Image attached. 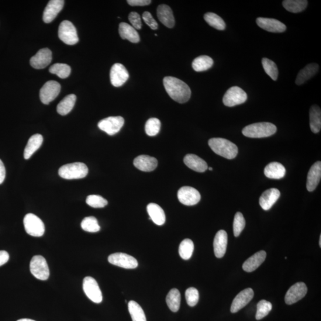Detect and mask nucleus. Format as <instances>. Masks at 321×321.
<instances>
[{
    "label": "nucleus",
    "instance_id": "1",
    "mask_svg": "<svg viewBox=\"0 0 321 321\" xmlns=\"http://www.w3.org/2000/svg\"><path fill=\"white\" fill-rule=\"evenodd\" d=\"M163 84L165 91L174 101L184 103L191 98V88L180 79L171 77H165L164 78Z\"/></svg>",
    "mask_w": 321,
    "mask_h": 321
},
{
    "label": "nucleus",
    "instance_id": "2",
    "mask_svg": "<svg viewBox=\"0 0 321 321\" xmlns=\"http://www.w3.org/2000/svg\"><path fill=\"white\" fill-rule=\"evenodd\" d=\"M208 144L214 153L229 160H232L238 154L236 145L224 138H212L209 140Z\"/></svg>",
    "mask_w": 321,
    "mask_h": 321
},
{
    "label": "nucleus",
    "instance_id": "3",
    "mask_svg": "<svg viewBox=\"0 0 321 321\" xmlns=\"http://www.w3.org/2000/svg\"><path fill=\"white\" fill-rule=\"evenodd\" d=\"M277 132L274 124L261 122L250 124L242 130L244 136L251 138H263L273 135Z\"/></svg>",
    "mask_w": 321,
    "mask_h": 321
},
{
    "label": "nucleus",
    "instance_id": "4",
    "mask_svg": "<svg viewBox=\"0 0 321 321\" xmlns=\"http://www.w3.org/2000/svg\"><path fill=\"white\" fill-rule=\"evenodd\" d=\"M88 173V168L82 163L65 164L58 170V174L60 177L67 180L83 179L85 177Z\"/></svg>",
    "mask_w": 321,
    "mask_h": 321
},
{
    "label": "nucleus",
    "instance_id": "5",
    "mask_svg": "<svg viewBox=\"0 0 321 321\" xmlns=\"http://www.w3.org/2000/svg\"><path fill=\"white\" fill-rule=\"evenodd\" d=\"M31 273L40 280H47L50 277V270L47 262L43 256L37 255L31 260L30 263Z\"/></svg>",
    "mask_w": 321,
    "mask_h": 321
},
{
    "label": "nucleus",
    "instance_id": "6",
    "mask_svg": "<svg viewBox=\"0 0 321 321\" xmlns=\"http://www.w3.org/2000/svg\"><path fill=\"white\" fill-rule=\"evenodd\" d=\"M26 233L33 237H41L45 233V226L39 217L33 213H27L23 219Z\"/></svg>",
    "mask_w": 321,
    "mask_h": 321
},
{
    "label": "nucleus",
    "instance_id": "7",
    "mask_svg": "<svg viewBox=\"0 0 321 321\" xmlns=\"http://www.w3.org/2000/svg\"><path fill=\"white\" fill-rule=\"evenodd\" d=\"M58 37L64 43L73 46L79 42L77 30L74 24L68 20H64L58 28Z\"/></svg>",
    "mask_w": 321,
    "mask_h": 321
},
{
    "label": "nucleus",
    "instance_id": "8",
    "mask_svg": "<svg viewBox=\"0 0 321 321\" xmlns=\"http://www.w3.org/2000/svg\"><path fill=\"white\" fill-rule=\"evenodd\" d=\"M247 95L242 89L238 86H233L228 89L223 96L224 104L227 106L232 107L242 104L246 101Z\"/></svg>",
    "mask_w": 321,
    "mask_h": 321
},
{
    "label": "nucleus",
    "instance_id": "9",
    "mask_svg": "<svg viewBox=\"0 0 321 321\" xmlns=\"http://www.w3.org/2000/svg\"><path fill=\"white\" fill-rule=\"evenodd\" d=\"M61 91V85L59 83L54 81H48L41 89L40 96L41 102L44 104H49L53 101Z\"/></svg>",
    "mask_w": 321,
    "mask_h": 321
},
{
    "label": "nucleus",
    "instance_id": "10",
    "mask_svg": "<svg viewBox=\"0 0 321 321\" xmlns=\"http://www.w3.org/2000/svg\"><path fill=\"white\" fill-rule=\"evenodd\" d=\"M124 123V120L122 117H109L100 121L98 126L100 130L103 131L109 135L113 136L119 132Z\"/></svg>",
    "mask_w": 321,
    "mask_h": 321
},
{
    "label": "nucleus",
    "instance_id": "11",
    "mask_svg": "<svg viewBox=\"0 0 321 321\" xmlns=\"http://www.w3.org/2000/svg\"><path fill=\"white\" fill-rule=\"evenodd\" d=\"M83 289L86 296L95 303L102 301V295L98 282L94 278L86 277L83 282Z\"/></svg>",
    "mask_w": 321,
    "mask_h": 321
},
{
    "label": "nucleus",
    "instance_id": "12",
    "mask_svg": "<svg viewBox=\"0 0 321 321\" xmlns=\"http://www.w3.org/2000/svg\"><path fill=\"white\" fill-rule=\"evenodd\" d=\"M179 201L182 204L193 206L197 204L201 200L200 193L195 188L184 186L179 190L177 193Z\"/></svg>",
    "mask_w": 321,
    "mask_h": 321
},
{
    "label": "nucleus",
    "instance_id": "13",
    "mask_svg": "<svg viewBox=\"0 0 321 321\" xmlns=\"http://www.w3.org/2000/svg\"><path fill=\"white\" fill-rule=\"evenodd\" d=\"M108 261L112 265L126 269H134L138 266L136 259L126 254L116 253L110 255Z\"/></svg>",
    "mask_w": 321,
    "mask_h": 321
},
{
    "label": "nucleus",
    "instance_id": "14",
    "mask_svg": "<svg viewBox=\"0 0 321 321\" xmlns=\"http://www.w3.org/2000/svg\"><path fill=\"white\" fill-rule=\"evenodd\" d=\"M308 288L304 282H297L293 285L285 296L286 304L291 305L298 302L306 296Z\"/></svg>",
    "mask_w": 321,
    "mask_h": 321
},
{
    "label": "nucleus",
    "instance_id": "15",
    "mask_svg": "<svg viewBox=\"0 0 321 321\" xmlns=\"http://www.w3.org/2000/svg\"><path fill=\"white\" fill-rule=\"evenodd\" d=\"M129 78V72L124 65L120 63L114 64L110 70V81L115 87L123 85Z\"/></svg>",
    "mask_w": 321,
    "mask_h": 321
},
{
    "label": "nucleus",
    "instance_id": "16",
    "mask_svg": "<svg viewBox=\"0 0 321 321\" xmlns=\"http://www.w3.org/2000/svg\"><path fill=\"white\" fill-rule=\"evenodd\" d=\"M254 296V292L253 289L248 288L243 290L238 294L234 298L231 306V312L234 313L246 306Z\"/></svg>",
    "mask_w": 321,
    "mask_h": 321
},
{
    "label": "nucleus",
    "instance_id": "17",
    "mask_svg": "<svg viewBox=\"0 0 321 321\" xmlns=\"http://www.w3.org/2000/svg\"><path fill=\"white\" fill-rule=\"evenodd\" d=\"M52 61V52L48 48H43L30 58V63L32 67L36 69L46 68Z\"/></svg>",
    "mask_w": 321,
    "mask_h": 321
},
{
    "label": "nucleus",
    "instance_id": "18",
    "mask_svg": "<svg viewBox=\"0 0 321 321\" xmlns=\"http://www.w3.org/2000/svg\"><path fill=\"white\" fill-rule=\"evenodd\" d=\"M257 23L261 28L270 32L282 33L287 29L284 23L274 19L258 17Z\"/></svg>",
    "mask_w": 321,
    "mask_h": 321
},
{
    "label": "nucleus",
    "instance_id": "19",
    "mask_svg": "<svg viewBox=\"0 0 321 321\" xmlns=\"http://www.w3.org/2000/svg\"><path fill=\"white\" fill-rule=\"evenodd\" d=\"M64 5L63 0H51L48 3L43 14L45 23H50L56 19L58 14L63 9Z\"/></svg>",
    "mask_w": 321,
    "mask_h": 321
},
{
    "label": "nucleus",
    "instance_id": "20",
    "mask_svg": "<svg viewBox=\"0 0 321 321\" xmlns=\"http://www.w3.org/2000/svg\"><path fill=\"white\" fill-rule=\"evenodd\" d=\"M228 243V236L226 231L220 230L213 240V251L216 257L223 258L225 255Z\"/></svg>",
    "mask_w": 321,
    "mask_h": 321
},
{
    "label": "nucleus",
    "instance_id": "21",
    "mask_svg": "<svg viewBox=\"0 0 321 321\" xmlns=\"http://www.w3.org/2000/svg\"><path fill=\"white\" fill-rule=\"evenodd\" d=\"M133 164L140 171L150 172L157 167L158 161L156 158L149 155H141L134 159Z\"/></svg>",
    "mask_w": 321,
    "mask_h": 321
},
{
    "label": "nucleus",
    "instance_id": "22",
    "mask_svg": "<svg viewBox=\"0 0 321 321\" xmlns=\"http://www.w3.org/2000/svg\"><path fill=\"white\" fill-rule=\"evenodd\" d=\"M321 178V162L317 161L312 165L308 174L306 188L309 192L315 191Z\"/></svg>",
    "mask_w": 321,
    "mask_h": 321
},
{
    "label": "nucleus",
    "instance_id": "23",
    "mask_svg": "<svg viewBox=\"0 0 321 321\" xmlns=\"http://www.w3.org/2000/svg\"><path fill=\"white\" fill-rule=\"evenodd\" d=\"M280 196V192L275 188L267 190L262 193L260 199V204L261 208L265 210H268L272 208L274 203Z\"/></svg>",
    "mask_w": 321,
    "mask_h": 321
},
{
    "label": "nucleus",
    "instance_id": "24",
    "mask_svg": "<svg viewBox=\"0 0 321 321\" xmlns=\"http://www.w3.org/2000/svg\"><path fill=\"white\" fill-rule=\"evenodd\" d=\"M157 16L159 20L168 28L175 25V19L171 9L167 5H161L158 7Z\"/></svg>",
    "mask_w": 321,
    "mask_h": 321
},
{
    "label": "nucleus",
    "instance_id": "25",
    "mask_svg": "<svg viewBox=\"0 0 321 321\" xmlns=\"http://www.w3.org/2000/svg\"><path fill=\"white\" fill-rule=\"evenodd\" d=\"M266 257H267L266 252L264 251L258 252L244 262L242 266L243 270L247 272L256 270L263 263Z\"/></svg>",
    "mask_w": 321,
    "mask_h": 321
},
{
    "label": "nucleus",
    "instance_id": "26",
    "mask_svg": "<svg viewBox=\"0 0 321 321\" xmlns=\"http://www.w3.org/2000/svg\"><path fill=\"white\" fill-rule=\"evenodd\" d=\"M184 163L186 166L196 172H205L208 169V164L206 162L194 154L186 155L184 158Z\"/></svg>",
    "mask_w": 321,
    "mask_h": 321
},
{
    "label": "nucleus",
    "instance_id": "27",
    "mask_svg": "<svg viewBox=\"0 0 321 321\" xmlns=\"http://www.w3.org/2000/svg\"><path fill=\"white\" fill-rule=\"evenodd\" d=\"M119 34L123 40H127L132 43L140 41V37L137 30L128 23L122 22L119 25Z\"/></svg>",
    "mask_w": 321,
    "mask_h": 321
},
{
    "label": "nucleus",
    "instance_id": "28",
    "mask_svg": "<svg viewBox=\"0 0 321 321\" xmlns=\"http://www.w3.org/2000/svg\"><path fill=\"white\" fill-rule=\"evenodd\" d=\"M318 70L319 65L316 63L307 65L305 67L299 72L296 78V84L298 85L304 84L305 82L314 77L318 72Z\"/></svg>",
    "mask_w": 321,
    "mask_h": 321
},
{
    "label": "nucleus",
    "instance_id": "29",
    "mask_svg": "<svg viewBox=\"0 0 321 321\" xmlns=\"http://www.w3.org/2000/svg\"><path fill=\"white\" fill-rule=\"evenodd\" d=\"M147 211L150 217V220L158 226H162L165 222V214L161 207L156 203H151L147 206Z\"/></svg>",
    "mask_w": 321,
    "mask_h": 321
},
{
    "label": "nucleus",
    "instance_id": "30",
    "mask_svg": "<svg viewBox=\"0 0 321 321\" xmlns=\"http://www.w3.org/2000/svg\"><path fill=\"white\" fill-rule=\"evenodd\" d=\"M286 172L285 167L277 162L268 164L264 170L266 177L271 179H281L284 177Z\"/></svg>",
    "mask_w": 321,
    "mask_h": 321
},
{
    "label": "nucleus",
    "instance_id": "31",
    "mask_svg": "<svg viewBox=\"0 0 321 321\" xmlns=\"http://www.w3.org/2000/svg\"><path fill=\"white\" fill-rule=\"evenodd\" d=\"M43 137L40 134H35L31 136L24 151V158L28 160L42 146Z\"/></svg>",
    "mask_w": 321,
    "mask_h": 321
},
{
    "label": "nucleus",
    "instance_id": "32",
    "mask_svg": "<svg viewBox=\"0 0 321 321\" xmlns=\"http://www.w3.org/2000/svg\"><path fill=\"white\" fill-rule=\"evenodd\" d=\"M310 127L312 132L317 133L321 128V111L320 107L313 105L310 109Z\"/></svg>",
    "mask_w": 321,
    "mask_h": 321
},
{
    "label": "nucleus",
    "instance_id": "33",
    "mask_svg": "<svg viewBox=\"0 0 321 321\" xmlns=\"http://www.w3.org/2000/svg\"><path fill=\"white\" fill-rule=\"evenodd\" d=\"M77 101V96L74 94H70L61 100L57 107V111L59 115L65 116L70 113L75 105Z\"/></svg>",
    "mask_w": 321,
    "mask_h": 321
},
{
    "label": "nucleus",
    "instance_id": "34",
    "mask_svg": "<svg viewBox=\"0 0 321 321\" xmlns=\"http://www.w3.org/2000/svg\"><path fill=\"white\" fill-rule=\"evenodd\" d=\"M181 302V295L177 289H172L168 293L166 302L172 312H177L180 309Z\"/></svg>",
    "mask_w": 321,
    "mask_h": 321
},
{
    "label": "nucleus",
    "instance_id": "35",
    "mask_svg": "<svg viewBox=\"0 0 321 321\" xmlns=\"http://www.w3.org/2000/svg\"><path fill=\"white\" fill-rule=\"evenodd\" d=\"M308 2L306 0H285L282 6L288 11L298 13L305 10L308 6Z\"/></svg>",
    "mask_w": 321,
    "mask_h": 321
},
{
    "label": "nucleus",
    "instance_id": "36",
    "mask_svg": "<svg viewBox=\"0 0 321 321\" xmlns=\"http://www.w3.org/2000/svg\"><path fill=\"white\" fill-rule=\"evenodd\" d=\"M213 64L212 58L207 56H201L196 58L192 62V67L196 72H203L208 70Z\"/></svg>",
    "mask_w": 321,
    "mask_h": 321
},
{
    "label": "nucleus",
    "instance_id": "37",
    "mask_svg": "<svg viewBox=\"0 0 321 321\" xmlns=\"http://www.w3.org/2000/svg\"><path fill=\"white\" fill-rule=\"evenodd\" d=\"M204 19L209 25L217 30H223L226 29V23L222 17L217 14L209 12L204 15Z\"/></svg>",
    "mask_w": 321,
    "mask_h": 321
},
{
    "label": "nucleus",
    "instance_id": "38",
    "mask_svg": "<svg viewBox=\"0 0 321 321\" xmlns=\"http://www.w3.org/2000/svg\"><path fill=\"white\" fill-rule=\"evenodd\" d=\"M128 308L133 321H147L144 310L137 302L131 300L128 303Z\"/></svg>",
    "mask_w": 321,
    "mask_h": 321
},
{
    "label": "nucleus",
    "instance_id": "39",
    "mask_svg": "<svg viewBox=\"0 0 321 321\" xmlns=\"http://www.w3.org/2000/svg\"><path fill=\"white\" fill-rule=\"evenodd\" d=\"M193 251H194V244L192 240L189 239L183 240L179 246V255L184 260H189L192 257Z\"/></svg>",
    "mask_w": 321,
    "mask_h": 321
},
{
    "label": "nucleus",
    "instance_id": "40",
    "mask_svg": "<svg viewBox=\"0 0 321 321\" xmlns=\"http://www.w3.org/2000/svg\"><path fill=\"white\" fill-rule=\"evenodd\" d=\"M49 72L52 74L56 75L61 79H65L70 76L71 68L66 64L56 63L51 65Z\"/></svg>",
    "mask_w": 321,
    "mask_h": 321
},
{
    "label": "nucleus",
    "instance_id": "41",
    "mask_svg": "<svg viewBox=\"0 0 321 321\" xmlns=\"http://www.w3.org/2000/svg\"><path fill=\"white\" fill-rule=\"evenodd\" d=\"M262 66H263L265 73L270 77L272 80L276 81L277 80L278 76V70L277 65L273 61L268 58H264L262 60Z\"/></svg>",
    "mask_w": 321,
    "mask_h": 321
},
{
    "label": "nucleus",
    "instance_id": "42",
    "mask_svg": "<svg viewBox=\"0 0 321 321\" xmlns=\"http://www.w3.org/2000/svg\"><path fill=\"white\" fill-rule=\"evenodd\" d=\"M83 230L89 233L98 232L101 229L98 220L94 217H86L81 223Z\"/></svg>",
    "mask_w": 321,
    "mask_h": 321
},
{
    "label": "nucleus",
    "instance_id": "43",
    "mask_svg": "<svg viewBox=\"0 0 321 321\" xmlns=\"http://www.w3.org/2000/svg\"><path fill=\"white\" fill-rule=\"evenodd\" d=\"M272 305L271 303L265 300H262L259 302L257 305V311L256 314V319L261 320L264 317L267 316L271 311Z\"/></svg>",
    "mask_w": 321,
    "mask_h": 321
},
{
    "label": "nucleus",
    "instance_id": "44",
    "mask_svg": "<svg viewBox=\"0 0 321 321\" xmlns=\"http://www.w3.org/2000/svg\"><path fill=\"white\" fill-rule=\"evenodd\" d=\"M161 129L160 120L157 118H151L148 120L146 124V132L148 136H156Z\"/></svg>",
    "mask_w": 321,
    "mask_h": 321
},
{
    "label": "nucleus",
    "instance_id": "45",
    "mask_svg": "<svg viewBox=\"0 0 321 321\" xmlns=\"http://www.w3.org/2000/svg\"><path fill=\"white\" fill-rule=\"evenodd\" d=\"M246 225V221L244 218L243 214L238 212L234 216L233 222V232L235 237H239L240 234L244 229Z\"/></svg>",
    "mask_w": 321,
    "mask_h": 321
},
{
    "label": "nucleus",
    "instance_id": "46",
    "mask_svg": "<svg viewBox=\"0 0 321 321\" xmlns=\"http://www.w3.org/2000/svg\"><path fill=\"white\" fill-rule=\"evenodd\" d=\"M86 202L89 206L95 208H101L108 204V201L102 196L92 195L88 196Z\"/></svg>",
    "mask_w": 321,
    "mask_h": 321
},
{
    "label": "nucleus",
    "instance_id": "47",
    "mask_svg": "<svg viewBox=\"0 0 321 321\" xmlns=\"http://www.w3.org/2000/svg\"><path fill=\"white\" fill-rule=\"evenodd\" d=\"M186 302L189 306L193 307L197 305L199 299V292L194 288H189L185 293Z\"/></svg>",
    "mask_w": 321,
    "mask_h": 321
},
{
    "label": "nucleus",
    "instance_id": "48",
    "mask_svg": "<svg viewBox=\"0 0 321 321\" xmlns=\"http://www.w3.org/2000/svg\"><path fill=\"white\" fill-rule=\"evenodd\" d=\"M129 20L134 29L139 30L141 28L142 23L141 22L140 16L137 12H131L129 15Z\"/></svg>",
    "mask_w": 321,
    "mask_h": 321
},
{
    "label": "nucleus",
    "instance_id": "49",
    "mask_svg": "<svg viewBox=\"0 0 321 321\" xmlns=\"http://www.w3.org/2000/svg\"><path fill=\"white\" fill-rule=\"evenodd\" d=\"M142 18L144 21L146 22L152 29L156 30L158 29V23L149 12H145L143 13Z\"/></svg>",
    "mask_w": 321,
    "mask_h": 321
},
{
    "label": "nucleus",
    "instance_id": "50",
    "mask_svg": "<svg viewBox=\"0 0 321 321\" xmlns=\"http://www.w3.org/2000/svg\"><path fill=\"white\" fill-rule=\"evenodd\" d=\"M127 2L132 6H146L151 3L150 0H128Z\"/></svg>",
    "mask_w": 321,
    "mask_h": 321
},
{
    "label": "nucleus",
    "instance_id": "51",
    "mask_svg": "<svg viewBox=\"0 0 321 321\" xmlns=\"http://www.w3.org/2000/svg\"><path fill=\"white\" fill-rule=\"evenodd\" d=\"M9 260V255L8 252L0 251V267L5 265Z\"/></svg>",
    "mask_w": 321,
    "mask_h": 321
},
{
    "label": "nucleus",
    "instance_id": "52",
    "mask_svg": "<svg viewBox=\"0 0 321 321\" xmlns=\"http://www.w3.org/2000/svg\"><path fill=\"white\" fill-rule=\"evenodd\" d=\"M6 177V168L3 161L0 160V185L4 182Z\"/></svg>",
    "mask_w": 321,
    "mask_h": 321
},
{
    "label": "nucleus",
    "instance_id": "53",
    "mask_svg": "<svg viewBox=\"0 0 321 321\" xmlns=\"http://www.w3.org/2000/svg\"><path fill=\"white\" fill-rule=\"evenodd\" d=\"M17 321H35V320H32V319H30L25 318V319H19V320H17Z\"/></svg>",
    "mask_w": 321,
    "mask_h": 321
},
{
    "label": "nucleus",
    "instance_id": "54",
    "mask_svg": "<svg viewBox=\"0 0 321 321\" xmlns=\"http://www.w3.org/2000/svg\"><path fill=\"white\" fill-rule=\"evenodd\" d=\"M319 246H321V236L319 237Z\"/></svg>",
    "mask_w": 321,
    "mask_h": 321
},
{
    "label": "nucleus",
    "instance_id": "55",
    "mask_svg": "<svg viewBox=\"0 0 321 321\" xmlns=\"http://www.w3.org/2000/svg\"><path fill=\"white\" fill-rule=\"evenodd\" d=\"M209 170L210 171H212V167H209Z\"/></svg>",
    "mask_w": 321,
    "mask_h": 321
}]
</instances>
